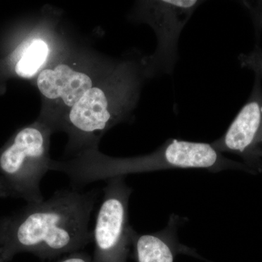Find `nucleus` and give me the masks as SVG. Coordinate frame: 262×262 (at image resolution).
<instances>
[{
	"mask_svg": "<svg viewBox=\"0 0 262 262\" xmlns=\"http://www.w3.org/2000/svg\"><path fill=\"white\" fill-rule=\"evenodd\" d=\"M131 193L125 177L106 180L93 231V262H127L134 232L129 224Z\"/></svg>",
	"mask_w": 262,
	"mask_h": 262,
	"instance_id": "obj_7",
	"label": "nucleus"
},
{
	"mask_svg": "<svg viewBox=\"0 0 262 262\" xmlns=\"http://www.w3.org/2000/svg\"><path fill=\"white\" fill-rule=\"evenodd\" d=\"M98 194L62 189L0 220V256L8 262L31 253L51 260L83 249L93 241L89 224Z\"/></svg>",
	"mask_w": 262,
	"mask_h": 262,
	"instance_id": "obj_1",
	"label": "nucleus"
},
{
	"mask_svg": "<svg viewBox=\"0 0 262 262\" xmlns=\"http://www.w3.org/2000/svg\"><path fill=\"white\" fill-rule=\"evenodd\" d=\"M118 61L78 50L61 49L36 77L42 101L38 121L53 134L58 132L71 108L110 74Z\"/></svg>",
	"mask_w": 262,
	"mask_h": 262,
	"instance_id": "obj_4",
	"label": "nucleus"
},
{
	"mask_svg": "<svg viewBox=\"0 0 262 262\" xmlns=\"http://www.w3.org/2000/svg\"><path fill=\"white\" fill-rule=\"evenodd\" d=\"M200 0H155L138 2L131 20L149 25L156 34L158 46L143 56L147 79L171 75L178 61L179 38L186 24L203 3Z\"/></svg>",
	"mask_w": 262,
	"mask_h": 262,
	"instance_id": "obj_6",
	"label": "nucleus"
},
{
	"mask_svg": "<svg viewBox=\"0 0 262 262\" xmlns=\"http://www.w3.org/2000/svg\"><path fill=\"white\" fill-rule=\"evenodd\" d=\"M53 262H93V260L88 253L77 251L65 255L63 257Z\"/></svg>",
	"mask_w": 262,
	"mask_h": 262,
	"instance_id": "obj_12",
	"label": "nucleus"
},
{
	"mask_svg": "<svg viewBox=\"0 0 262 262\" xmlns=\"http://www.w3.org/2000/svg\"><path fill=\"white\" fill-rule=\"evenodd\" d=\"M146 80L143 56L133 54L119 60L112 72L90 89L61 122L58 132L68 135L66 151L72 156L98 147L106 131L128 121Z\"/></svg>",
	"mask_w": 262,
	"mask_h": 262,
	"instance_id": "obj_2",
	"label": "nucleus"
},
{
	"mask_svg": "<svg viewBox=\"0 0 262 262\" xmlns=\"http://www.w3.org/2000/svg\"><path fill=\"white\" fill-rule=\"evenodd\" d=\"M0 262H5L4 260L2 258L1 256H0Z\"/></svg>",
	"mask_w": 262,
	"mask_h": 262,
	"instance_id": "obj_13",
	"label": "nucleus"
},
{
	"mask_svg": "<svg viewBox=\"0 0 262 262\" xmlns=\"http://www.w3.org/2000/svg\"><path fill=\"white\" fill-rule=\"evenodd\" d=\"M182 219L171 215L168 225L158 232L139 234L134 231L132 246L136 262H174L181 253L193 254L191 248L180 244L178 229Z\"/></svg>",
	"mask_w": 262,
	"mask_h": 262,
	"instance_id": "obj_9",
	"label": "nucleus"
},
{
	"mask_svg": "<svg viewBox=\"0 0 262 262\" xmlns=\"http://www.w3.org/2000/svg\"><path fill=\"white\" fill-rule=\"evenodd\" d=\"M261 79L255 76L249 98L228 129L211 145L221 153L241 157L253 174L262 171V85Z\"/></svg>",
	"mask_w": 262,
	"mask_h": 262,
	"instance_id": "obj_8",
	"label": "nucleus"
},
{
	"mask_svg": "<svg viewBox=\"0 0 262 262\" xmlns=\"http://www.w3.org/2000/svg\"><path fill=\"white\" fill-rule=\"evenodd\" d=\"M237 58L242 68L253 71L255 76L262 80V50L260 46H255L250 53H241Z\"/></svg>",
	"mask_w": 262,
	"mask_h": 262,
	"instance_id": "obj_11",
	"label": "nucleus"
},
{
	"mask_svg": "<svg viewBox=\"0 0 262 262\" xmlns=\"http://www.w3.org/2000/svg\"><path fill=\"white\" fill-rule=\"evenodd\" d=\"M51 129L37 121L20 129L0 152V198L44 201L40 183L51 170Z\"/></svg>",
	"mask_w": 262,
	"mask_h": 262,
	"instance_id": "obj_5",
	"label": "nucleus"
},
{
	"mask_svg": "<svg viewBox=\"0 0 262 262\" xmlns=\"http://www.w3.org/2000/svg\"><path fill=\"white\" fill-rule=\"evenodd\" d=\"M176 168L206 169L212 173L227 170L253 174L244 163L229 159L211 144L170 139L150 154L113 158L98 147L81 151L61 161L52 160L51 170L65 173L73 188L133 173Z\"/></svg>",
	"mask_w": 262,
	"mask_h": 262,
	"instance_id": "obj_3",
	"label": "nucleus"
},
{
	"mask_svg": "<svg viewBox=\"0 0 262 262\" xmlns=\"http://www.w3.org/2000/svg\"><path fill=\"white\" fill-rule=\"evenodd\" d=\"M47 24L24 40L13 54L15 73L24 79L37 77L61 49Z\"/></svg>",
	"mask_w": 262,
	"mask_h": 262,
	"instance_id": "obj_10",
	"label": "nucleus"
}]
</instances>
